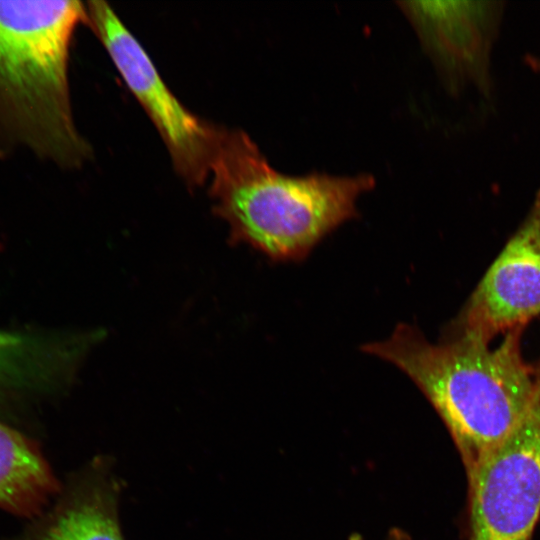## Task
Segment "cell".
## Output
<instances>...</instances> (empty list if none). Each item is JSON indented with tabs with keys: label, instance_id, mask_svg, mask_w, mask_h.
Returning a JSON list of instances; mask_svg holds the SVG:
<instances>
[{
	"label": "cell",
	"instance_id": "obj_1",
	"mask_svg": "<svg viewBox=\"0 0 540 540\" xmlns=\"http://www.w3.org/2000/svg\"><path fill=\"white\" fill-rule=\"evenodd\" d=\"M524 329L507 332L495 348L471 334L429 342L414 326L400 323L390 337L361 350L404 372L448 428L467 475L517 424L535 388V363L521 351Z\"/></svg>",
	"mask_w": 540,
	"mask_h": 540
},
{
	"label": "cell",
	"instance_id": "obj_2",
	"mask_svg": "<svg viewBox=\"0 0 540 540\" xmlns=\"http://www.w3.org/2000/svg\"><path fill=\"white\" fill-rule=\"evenodd\" d=\"M215 213L235 242L275 261H299L330 232L357 216L375 186L368 174L289 176L274 169L242 130L221 128L210 169Z\"/></svg>",
	"mask_w": 540,
	"mask_h": 540
},
{
	"label": "cell",
	"instance_id": "obj_3",
	"mask_svg": "<svg viewBox=\"0 0 540 540\" xmlns=\"http://www.w3.org/2000/svg\"><path fill=\"white\" fill-rule=\"evenodd\" d=\"M80 24H88L80 1H0V155L29 151L68 169L91 158L69 88Z\"/></svg>",
	"mask_w": 540,
	"mask_h": 540
},
{
	"label": "cell",
	"instance_id": "obj_4",
	"mask_svg": "<svg viewBox=\"0 0 540 540\" xmlns=\"http://www.w3.org/2000/svg\"><path fill=\"white\" fill-rule=\"evenodd\" d=\"M531 401L469 473V540H532L540 516V359Z\"/></svg>",
	"mask_w": 540,
	"mask_h": 540
},
{
	"label": "cell",
	"instance_id": "obj_5",
	"mask_svg": "<svg viewBox=\"0 0 540 540\" xmlns=\"http://www.w3.org/2000/svg\"><path fill=\"white\" fill-rule=\"evenodd\" d=\"M86 6L88 25L159 132L174 169L189 187L203 185L209 180L222 127L197 117L181 104L107 2L88 1Z\"/></svg>",
	"mask_w": 540,
	"mask_h": 540
},
{
	"label": "cell",
	"instance_id": "obj_6",
	"mask_svg": "<svg viewBox=\"0 0 540 540\" xmlns=\"http://www.w3.org/2000/svg\"><path fill=\"white\" fill-rule=\"evenodd\" d=\"M540 315V190L516 231L471 293L445 335L489 342Z\"/></svg>",
	"mask_w": 540,
	"mask_h": 540
},
{
	"label": "cell",
	"instance_id": "obj_7",
	"mask_svg": "<svg viewBox=\"0 0 540 540\" xmlns=\"http://www.w3.org/2000/svg\"><path fill=\"white\" fill-rule=\"evenodd\" d=\"M423 46L451 91L472 85L490 96L491 55L502 17L499 1H402Z\"/></svg>",
	"mask_w": 540,
	"mask_h": 540
},
{
	"label": "cell",
	"instance_id": "obj_8",
	"mask_svg": "<svg viewBox=\"0 0 540 540\" xmlns=\"http://www.w3.org/2000/svg\"><path fill=\"white\" fill-rule=\"evenodd\" d=\"M54 488L50 469L34 446L0 423V506L35 512Z\"/></svg>",
	"mask_w": 540,
	"mask_h": 540
},
{
	"label": "cell",
	"instance_id": "obj_9",
	"mask_svg": "<svg viewBox=\"0 0 540 540\" xmlns=\"http://www.w3.org/2000/svg\"><path fill=\"white\" fill-rule=\"evenodd\" d=\"M31 540H123L112 495L101 488L89 491Z\"/></svg>",
	"mask_w": 540,
	"mask_h": 540
},
{
	"label": "cell",
	"instance_id": "obj_10",
	"mask_svg": "<svg viewBox=\"0 0 540 540\" xmlns=\"http://www.w3.org/2000/svg\"><path fill=\"white\" fill-rule=\"evenodd\" d=\"M24 346L22 337L0 330V381L19 368Z\"/></svg>",
	"mask_w": 540,
	"mask_h": 540
},
{
	"label": "cell",
	"instance_id": "obj_11",
	"mask_svg": "<svg viewBox=\"0 0 540 540\" xmlns=\"http://www.w3.org/2000/svg\"><path fill=\"white\" fill-rule=\"evenodd\" d=\"M525 63L530 69L540 75V56L529 54L524 57Z\"/></svg>",
	"mask_w": 540,
	"mask_h": 540
}]
</instances>
